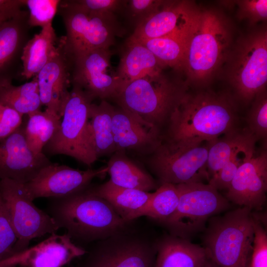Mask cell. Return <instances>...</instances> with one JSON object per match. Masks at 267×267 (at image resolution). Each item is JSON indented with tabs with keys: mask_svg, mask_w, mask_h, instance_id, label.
<instances>
[{
	"mask_svg": "<svg viewBox=\"0 0 267 267\" xmlns=\"http://www.w3.org/2000/svg\"><path fill=\"white\" fill-rule=\"evenodd\" d=\"M237 107L226 93L210 90L184 93L167 123L162 140L187 145L213 140L237 128Z\"/></svg>",
	"mask_w": 267,
	"mask_h": 267,
	"instance_id": "cell-1",
	"label": "cell"
},
{
	"mask_svg": "<svg viewBox=\"0 0 267 267\" xmlns=\"http://www.w3.org/2000/svg\"><path fill=\"white\" fill-rule=\"evenodd\" d=\"M181 70L188 83L202 87L225 63L232 48V30L218 10L196 7L184 35Z\"/></svg>",
	"mask_w": 267,
	"mask_h": 267,
	"instance_id": "cell-2",
	"label": "cell"
},
{
	"mask_svg": "<svg viewBox=\"0 0 267 267\" xmlns=\"http://www.w3.org/2000/svg\"><path fill=\"white\" fill-rule=\"evenodd\" d=\"M89 187L68 196L48 198L46 213L73 241H99L123 232L129 222Z\"/></svg>",
	"mask_w": 267,
	"mask_h": 267,
	"instance_id": "cell-3",
	"label": "cell"
},
{
	"mask_svg": "<svg viewBox=\"0 0 267 267\" xmlns=\"http://www.w3.org/2000/svg\"><path fill=\"white\" fill-rule=\"evenodd\" d=\"M186 89V84L162 72L122 84L112 99L144 125L161 132Z\"/></svg>",
	"mask_w": 267,
	"mask_h": 267,
	"instance_id": "cell-4",
	"label": "cell"
},
{
	"mask_svg": "<svg viewBox=\"0 0 267 267\" xmlns=\"http://www.w3.org/2000/svg\"><path fill=\"white\" fill-rule=\"evenodd\" d=\"M203 237L208 259L219 267H246L254 238V214L246 207L211 217Z\"/></svg>",
	"mask_w": 267,
	"mask_h": 267,
	"instance_id": "cell-5",
	"label": "cell"
},
{
	"mask_svg": "<svg viewBox=\"0 0 267 267\" xmlns=\"http://www.w3.org/2000/svg\"><path fill=\"white\" fill-rule=\"evenodd\" d=\"M59 127L44 148L50 155H66L90 166L97 158L89 132V115L94 99L82 88L72 85Z\"/></svg>",
	"mask_w": 267,
	"mask_h": 267,
	"instance_id": "cell-6",
	"label": "cell"
},
{
	"mask_svg": "<svg viewBox=\"0 0 267 267\" xmlns=\"http://www.w3.org/2000/svg\"><path fill=\"white\" fill-rule=\"evenodd\" d=\"M227 78L236 95L244 103L266 89L267 31L265 26L241 37L230 51Z\"/></svg>",
	"mask_w": 267,
	"mask_h": 267,
	"instance_id": "cell-7",
	"label": "cell"
},
{
	"mask_svg": "<svg viewBox=\"0 0 267 267\" xmlns=\"http://www.w3.org/2000/svg\"><path fill=\"white\" fill-rule=\"evenodd\" d=\"M57 12L66 29V36L60 39L67 54L110 48L116 38L125 33L116 15L89 13L79 7L74 0H61Z\"/></svg>",
	"mask_w": 267,
	"mask_h": 267,
	"instance_id": "cell-8",
	"label": "cell"
},
{
	"mask_svg": "<svg viewBox=\"0 0 267 267\" xmlns=\"http://www.w3.org/2000/svg\"><path fill=\"white\" fill-rule=\"evenodd\" d=\"M179 201L175 212L162 223L172 235L187 239L204 230L212 217L230 208L229 201L209 183L176 184Z\"/></svg>",
	"mask_w": 267,
	"mask_h": 267,
	"instance_id": "cell-9",
	"label": "cell"
},
{
	"mask_svg": "<svg viewBox=\"0 0 267 267\" xmlns=\"http://www.w3.org/2000/svg\"><path fill=\"white\" fill-rule=\"evenodd\" d=\"M209 141L179 145L162 140L147 164L160 183L179 184L209 180L207 163Z\"/></svg>",
	"mask_w": 267,
	"mask_h": 267,
	"instance_id": "cell-10",
	"label": "cell"
},
{
	"mask_svg": "<svg viewBox=\"0 0 267 267\" xmlns=\"http://www.w3.org/2000/svg\"><path fill=\"white\" fill-rule=\"evenodd\" d=\"M0 196L17 236L14 255L28 249L33 239L56 233L59 229L46 212L34 204L24 183L0 180Z\"/></svg>",
	"mask_w": 267,
	"mask_h": 267,
	"instance_id": "cell-11",
	"label": "cell"
},
{
	"mask_svg": "<svg viewBox=\"0 0 267 267\" xmlns=\"http://www.w3.org/2000/svg\"><path fill=\"white\" fill-rule=\"evenodd\" d=\"M111 54L110 48L66 54L70 63L71 85L78 86L94 99H112L120 84L111 67Z\"/></svg>",
	"mask_w": 267,
	"mask_h": 267,
	"instance_id": "cell-12",
	"label": "cell"
},
{
	"mask_svg": "<svg viewBox=\"0 0 267 267\" xmlns=\"http://www.w3.org/2000/svg\"><path fill=\"white\" fill-rule=\"evenodd\" d=\"M156 255L155 244L123 232L99 241L83 267H155Z\"/></svg>",
	"mask_w": 267,
	"mask_h": 267,
	"instance_id": "cell-13",
	"label": "cell"
},
{
	"mask_svg": "<svg viewBox=\"0 0 267 267\" xmlns=\"http://www.w3.org/2000/svg\"><path fill=\"white\" fill-rule=\"evenodd\" d=\"M107 173V166L83 171L51 163L24 184L33 200L64 197L88 188L94 178H102Z\"/></svg>",
	"mask_w": 267,
	"mask_h": 267,
	"instance_id": "cell-14",
	"label": "cell"
},
{
	"mask_svg": "<svg viewBox=\"0 0 267 267\" xmlns=\"http://www.w3.org/2000/svg\"><path fill=\"white\" fill-rule=\"evenodd\" d=\"M26 122L13 133L0 139V180L9 179L25 184L51 163L45 155L37 154L25 136Z\"/></svg>",
	"mask_w": 267,
	"mask_h": 267,
	"instance_id": "cell-15",
	"label": "cell"
},
{
	"mask_svg": "<svg viewBox=\"0 0 267 267\" xmlns=\"http://www.w3.org/2000/svg\"><path fill=\"white\" fill-rule=\"evenodd\" d=\"M267 191V145L258 154H254L238 169L226 198L240 207L251 210H261L265 204Z\"/></svg>",
	"mask_w": 267,
	"mask_h": 267,
	"instance_id": "cell-16",
	"label": "cell"
},
{
	"mask_svg": "<svg viewBox=\"0 0 267 267\" xmlns=\"http://www.w3.org/2000/svg\"><path fill=\"white\" fill-rule=\"evenodd\" d=\"M86 253L83 248L74 243L67 233L60 235L54 233L36 245L0 262V267H62Z\"/></svg>",
	"mask_w": 267,
	"mask_h": 267,
	"instance_id": "cell-17",
	"label": "cell"
},
{
	"mask_svg": "<svg viewBox=\"0 0 267 267\" xmlns=\"http://www.w3.org/2000/svg\"><path fill=\"white\" fill-rule=\"evenodd\" d=\"M197 6L187 0H165L162 7L134 30L128 39L134 41L184 32Z\"/></svg>",
	"mask_w": 267,
	"mask_h": 267,
	"instance_id": "cell-18",
	"label": "cell"
},
{
	"mask_svg": "<svg viewBox=\"0 0 267 267\" xmlns=\"http://www.w3.org/2000/svg\"><path fill=\"white\" fill-rule=\"evenodd\" d=\"M60 44L58 53L36 77L42 105L62 117L71 81L69 61L60 39Z\"/></svg>",
	"mask_w": 267,
	"mask_h": 267,
	"instance_id": "cell-19",
	"label": "cell"
},
{
	"mask_svg": "<svg viewBox=\"0 0 267 267\" xmlns=\"http://www.w3.org/2000/svg\"><path fill=\"white\" fill-rule=\"evenodd\" d=\"M112 125L117 151L131 150L149 155L162 141L160 131L144 125L119 106H114Z\"/></svg>",
	"mask_w": 267,
	"mask_h": 267,
	"instance_id": "cell-20",
	"label": "cell"
},
{
	"mask_svg": "<svg viewBox=\"0 0 267 267\" xmlns=\"http://www.w3.org/2000/svg\"><path fill=\"white\" fill-rule=\"evenodd\" d=\"M28 11L0 26V83L12 82L18 74L23 48L30 39Z\"/></svg>",
	"mask_w": 267,
	"mask_h": 267,
	"instance_id": "cell-21",
	"label": "cell"
},
{
	"mask_svg": "<svg viewBox=\"0 0 267 267\" xmlns=\"http://www.w3.org/2000/svg\"><path fill=\"white\" fill-rule=\"evenodd\" d=\"M155 245V267H203L208 260L203 247L172 234Z\"/></svg>",
	"mask_w": 267,
	"mask_h": 267,
	"instance_id": "cell-22",
	"label": "cell"
},
{
	"mask_svg": "<svg viewBox=\"0 0 267 267\" xmlns=\"http://www.w3.org/2000/svg\"><path fill=\"white\" fill-rule=\"evenodd\" d=\"M89 188L92 193L107 201L128 222L141 217L153 193L119 186L109 180L98 186Z\"/></svg>",
	"mask_w": 267,
	"mask_h": 267,
	"instance_id": "cell-23",
	"label": "cell"
},
{
	"mask_svg": "<svg viewBox=\"0 0 267 267\" xmlns=\"http://www.w3.org/2000/svg\"><path fill=\"white\" fill-rule=\"evenodd\" d=\"M60 47V39L56 36L52 23L42 28L23 48L22 76L27 80L36 76L58 53Z\"/></svg>",
	"mask_w": 267,
	"mask_h": 267,
	"instance_id": "cell-24",
	"label": "cell"
},
{
	"mask_svg": "<svg viewBox=\"0 0 267 267\" xmlns=\"http://www.w3.org/2000/svg\"><path fill=\"white\" fill-rule=\"evenodd\" d=\"M163 69L155 56L145 46L138 42L127 39L115 71L121 86L125 83L158 74L162 72Z\"/></svg>",
	"mask_w": 267,
	"mask_h": 267,
	"instance_id": "cell-25",
	"label": "cell"
},
{
	"mask_svg": "<svg viewBox=\"0 0 267 267\" xmlns=\"http://www.w3.org/2000/svg\"><path fill=\"white\" fill-rule=\"evenodd\" d=\"M106 166L109 180L116 185L146 192L159 187L153 177L131 160L125 150L112 154Z\"/></svg>",
	"mask_w": 267,
	"mask_h": 267,
	"instance_id": "cell-26",
	"label": "cell"
},
{
	"mask_svg": "<svg viewBox=\"0 0 267 267\" xmlns=\"http://www.w3.org/2000/svg\"><path fill=\"white\" fill-rule=\"evenodd\" d=\"M114 106L106 100L92 103L89 115V132L91 143L98 159L117 151L112 125Z\"/></svg>",
	"mask_w": 267,
	"mask_h": 267,
	"instance_id": "cell-27",
	"label": "cell"
},
{
	"mask_svg": "<svg viewBox=\"0 0 267 267\" xmlns=\"http://www.w3.org/2000/svg\"><path fill=\"white\" fill-rule=\"evenodd\" d=\"M254 140L258 141L246 127L242 129L237 128L222 135V137L209 141L207 168L209 179L238 149Z\"/></svg>",
	"mask_w": 267,
	"mask_h": 267,
	"instance_id": "cell-28",
	"label": "cell"
},
{
	"mask_svg": "<svg viewBox=\"0 0 267 267\" xmlns=\"http://www.w3.org/2000/svg\"><path fill=\"white\" fill-rule=\"evenodd\" d=\"M0 104L23 116L41 110L42 104L36 77L20 86H14L10 82L0 83Z\"/></svg>",
	"mask_w": 267,
	"mask_h": 267,
	"instance_id": "cell-29",
	"label": "cell"
},
{
	"mask_svg": "<svg viewBox=\"0 0 267 267\" xmlns=\"http://www.w3.org/2000/svg\"><path fill=\"white\" fill-rule=\"evenodd\" d=\"M25 136L28 145L35 154L43 153L45 146L58 130L61 117L45 109L27 116Z\"/></svg>",
	"mask_w": 267,
	"mask_h": 267,
	"instance_id": "cell-30",
	"label": "cell"
},
{
	"mask_svg": "<svg viewBox=\"0 0 267 267\" xmlns=\"http://www.w3.org/2000/svg\"><path fill=\"white\" fill-rule=\"evenodd\" d=\"M185 32L138 42L152 53L163 68L181 69L185 51Z\"/></svg>",
	"mask_w": 267,
	"mask_h": 267,
	"instance_id": "cell-31",
	"label": "cell"
},
{
	"mask_svg": "<svg viewBox=\"0 0 267 267\" xmlns=\"http://www.w3.org/2000/svg\"><path fill=\"white\" fill-rule=\"evenodd\" d=\"M178 201L179 193L176 185L162 183L153 192L141 217L147 216L163 222L175 212Z\"/></svg>",
	"mask_w": 267,
	"mask_h": 267,
	"instance_id": "cell-32",
	"label": "cell"
},
{
	"mask_svg": "<svg viewBox=\"0 0 267 267\" xmlns=\"http://www.w3.org/2000/svg\"><path fill=\"white\" fill-rule=\"evenodd\" d=\"M256 142L252 141L238 149L208 183L218 191L227 190L239 167L255 153Z\"/></svg>",
	"mask_w": 267,
	"mask_h": 267,
	"instance_id": "cell-33",
	"label": "cell"
},
{
	"mask_svg": "<svg viewBox=\"0 0 267 267\" xmlns=\"http://www.w3.org/2000/svg\"><path fill=\"white\" fill-rule=\"evenodd\" d=\"M247 116L248 129L257 139L262 140L267 144V94L266 89L258 93L253 99Z\"/></svg>",
	"mask_w": 267,
	"mask_h": 267,
	"instance_id": "cell-34",
	"label": "cell"
},
{
	"mask_svg": "<svg viewBox=\"0 0 267 267\" xmlns=\"http://www.w3.org/2000/svg\"><path fill=\"white\" fill-rule=\"evenodd\" d=\"M29 10L28 24L42 28L52 23L58 11L60 0H24Z\"/></svg>",
	"mask_w": 267,
	"mask_h": 267,
	"instance_id": "cell-35",
	"label": "cell"
},
{
	"mask_svg": "<svg viewBox=\"0 0 267 267\" xmlns=\"http://www.w3.org/2000/svg\"><path fill=\"white\" fill-rule=\"evenodd\" d=\"M165 1L160 0H127L122 12L134 29L157 12Z\"/></svg>",
	"mask_w": 267,
	"mask_h": 267,
	"instance_id": "cell-36",
	"label": "cell"
},
{
	"mask_svg": "<svg viewBox=\"0 0 267 267\" xmlns=\"http://www.w3.org/2000/svg\"><path fill=\"white\" fill-rule=\"evenodd\" d=\"M17 239L7 208L0 196V262L14 255Z\"/></svg>",
	"mask_w": 267,
	"mask_h": 267,
	"instance_id": "cell-37",
	"label": "cell"
},
{
	"mask_svg": "<svg viewBox=\"0 0 267 267\" xmlns=\"http://www.w3.org/2000/svg\"><path fill=\"white\" fill-rule=\"evenodd\" d=\"M247 267H267V233L262 220L254 214V238Z\"/></svg>",
	"mask_w": 267,
	"mask_h": 267,
	"instance_id": "cell-38",
	"label": "cell"
},
{
	"mask_svg": "<svg viewBox=\"0 0 267 267\" xmlns=\"http://www.w3.org/2000/svg\"><path fill=\"white\" fill-rule=\"evenodd\" d=\"M238 5L237 17L248 20L251 24L267 18V0H242L235 1Z\"/></svg>",
	"mask_w": 267,
	"mask_h": 267,
	"instance_id": "cell-39",
	"label": "cell"
},
{
	"mask_svg": "<svg viewBox=\"0 0 267 267\" xmlns=\"http://www.w3.org/2000/svg\"><path fill=\"white\" fill-rule=\"evenodd\" d=\"M81 8L89 13L102 15H116L122 12L125 0H74Z\"/></svg>",
	"mask_w": 267,
	"mask_h": 267,
	"instance_id": "cell-40",
	"label": "cell"
},
{
	"mask_svg": "<svg viewBox=\"0 0 267 267\" xmlns=\"http://www.w3.org/2000/svg\"><path fill=\"white\" fill-rule=\"evenodd\" d=\"M23 117L14 109L0 104V139L16 131L22 125Z\"/></svg>",
	"mask_w": 267,
	"mask_h": 267,
	"instance_id": "cell-41",
	"label": "cell"
},
{
	"mask_svg": "<svg viewBox=\"0 0 267 267\" xmlns=\"http://www.w3.org/2000/svg\"><path fill=\"white\" fill-rule=\"evenodd\" d=\"M24 0H0V26L20 14Z\"/></svg>",
	"mask_w": 267,
	"mask_h": 267,
	"instance_id": "cell-42",
	"label": "cell"
},
{
	"mask_svg": "<svg viewBox=\"0 0 267 267\" xmlns=\"http://www.w3.org/2000/svg\"><path fill=\"white\" fill-rule=\"evenodd\" d=\"M203 267H219L209 259Z\"/></svg>",
	"mask_w": 267,
	"mask_h": 267,
	"instance_id": "cell-43",
	"label": "cell"
},
{
	"mask_svg": "<svg viewBox=\"0 0 267 267\" xmlns=\"http://www.w3.org/2000/svg\"><path fill=\"white\" fill-rule=\"evenodd\" d=\"M0 267H17L15 266H12V265H7V266H1Z\"/></svg>",
	"mask_w": 267,
	"mask_h": 267,
	"instance_id": "cell-44",
	"label": "cell"
},
{
	"mask_svg": "<svg viewBox=\"0 0 267 267\" xmlns=\"http://www.w3.org/2000/svg\"></svg>",
	"mask_w": 267,
	"mask_h": 267,
	"instance_id": "cell-45",
	"label": "cell"
}]
</instances>
